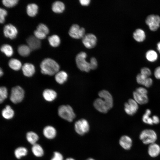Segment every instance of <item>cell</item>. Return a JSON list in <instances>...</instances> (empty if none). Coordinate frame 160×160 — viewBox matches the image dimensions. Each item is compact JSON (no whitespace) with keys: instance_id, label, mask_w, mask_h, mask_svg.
Returning a JSON list of instances; mask_svg holds the SVG:
<instances>
[{"instance_id":"cell-1","label":"cell","mask_w":160,"mask_h":160,"mask_svg":"<svg viewBox=\"0 0 160 160\" xmlns=\"http://www.w3.org/2000/svg\"><path fill=\"white\" fill-rule=\"evenodd\" d=\"M98 95L100 98L95 100L94 106L98 111L103 113H107L113 106L112 96L108 91L105 90L100 91Z\"/></svg>"},{"instance_id":"cell-2","label":"cell","mask_w":160,"mask_h":160,"mask_svg":"<svg viewBox=\"0 0 160 160\" xmlns=\"http://www.w3.org/2000/svg\"><path fill=\"white\" fill-rule=\"evenodd\" d=\"M41 73L44 74L52 76L59 71L60 66L54 60L49 58L44 60L40 65Z\"/></svg>"},{"instance_id":"cell-3","label":"cell","mask_w":160,"mask_h":160,"mask_svg":"<svg viewBox=\"0 0 160 160\" xmlns=\"http://www.w3.org/2000/svg\"><path fill=\"white\" fill-rule=\"evenodd\" d=\"M58 113L60 117L70 122H72L76 117L73 108L69 105H62L60 106Z\"/></svg>"},{"instance_id":"cell-4","label":"cell","mask_w":160,"mask_h":160,"mask_svg":"<svg viewBox=\"0 0 160 160\" xmlns=\"http://www.w3.org/2000/svg\"><path fill=\"white\" fill-rule=\"evenodd\" d=\"M87 55L84 52H81L76 55V61L78 68L81 71L87 72L90 70V63L86 60Z\"/></svg>"},{"instance_id":"cell-5","label":"cell","mask_w":160,"mask_h":160,"mask_svg":"<svg viewBox=\"0 0 160 160\" xmlns=\"http://www.w3.org/2000/svg\"><path fill=\"white\" fill-rule=\"evenodd\" d=\"M157 135L153 130L150 129L143 131L140 135V138L145 144L154 143L157 139Z\"/></svg>"},{"instance_id":"cell-6","label":"cell","mask_w":160,"mask_h":160,"mask_svg":"<svg viewBox=\"0 0 160 160\" xmlns=\"http://www.w3.org/2000/svg\"><path fill=\"white\" fill-rule=\"evenodd\" d=\"M24 96V91L20 86H16L11 89L10 99L14 103L17 104L21 102Z\"/></svg>"},{"instance_id":"cell-7","label":"cell","mask_w":160,"mask_h":160,"mask_svg":"<svg viewBox=\"0 0 160 160\" xmlns=\"http://www.w3.org/2000/svg\"><path fill=\"white\" fill-rule=\"evenodd\" d=\"M145 22L151 30L155 31L160 26V17L157 15L150 14L146 17Z\"/></svg>"},{"instance_id":"cell-8","label":"cell","mask_w":160,"mask_h":160,"mask_svg":"<svg viewBox=\"0 0 160 160\" xmlns=\"http://www.w3.org/2000/svg\"><path fill=\"white\" fill-rule=\"evenodd\" d=\"M74 127L76 132L81 135L87 133L89 130V123L84 119H81L76 121L75 123Z\"/></svg>"},{"instance_id":"cell-9","label":"cell","mask_w":160,"mask_h":160,"mask_svg":"<svg viewBox=\"0 0 160 160\" xmlns=\"http://www.w3.org/2000/svg\"><path fill=\"white\" fill-rule=\"evenodd\" d=\"M85 30L83 28H80L77 24L73 25L69 32L70 36L73 38L79 39L82 38L85 35Z\"/></svg>"},{"instance_id":"cell-10","label":"cell","mask_w":160,"mask_h":160,"mask_svg":"<svg viewBox=\"0 0 160 160\" xmlns=\"http://www.w3.org/2000/svg\"><path fill=\"white\" fill-rule=\"evenodd\" d=\"M125 112L129 115H133L137 111L138 108V103L134 100L129 99L128 102L125 103L124 105Z\"/></svg>"},{"instance_id":"cell-11","label":"cell","mask_w":160,"mask_h":160,"mask_svg":"<svg viewBox=\"0 0 160 160\" xmlns=\"http://www.w3.org/2000/svg\"><path fill=\"white\" fill-rule=\"evenodd\" d=\"M97 41L95 36L91 33L85 35L82 38L83 43L86 47L89 49L94 47L96 44Z\"/></svg>"},{"instance_id":"cell-12","label":"cell","mask_w":160,"mask_h":160,"mask_svg":"<svg viewBox=\"0 0 160 160\" xmlns=\"http://www.w3.org/2000/svg\"><path fill=\"white\" fill-rule=\"evenodd\" d=\"M3 32L5 36L11 39H13L16 37L17 31L15 26L9 24L4 26Z\"/></svg>"},{"instance_id":"cell-13","label":"cell","mask_w":160,"mask_h":160,"mask_svg":"<svg viewBox=\"0 0 160 160\" xmlns=\"http://www.w3.org/2000/svg\"><path fill=\"white\" fill-rule=\"evenodd\" d=\"M26 41L31 50L37 49L41 46L40 41L35 36H29L27 39Z\"/></svg>"},{"instance_id":"cell-14","label":"cell","mask_w":160,"mask_h":160,"mask_svg":"<svg viewBox=\"0 0 160 160\" xmlns=\"http://www.w3.org/2000/svg\"><path fill=\"white\" fill-rule=\"evenodd\" d=\"M23 74L26 76L30 77L32 76L35 72V68L32 64L29 63H25L22 67Z\"/></svg>"},{"instance_id":"cell-15","label":"cell","mask_w":160,"mask_h":160,"mask_svg":"<svg viewBox=\"0 0 160 160\" xmlns=\"http://www.w3.org/2000/svg\"><path fill=\"white\" fill-rule=\"evenodd\" d=\"M119 143L120 145L124 149L129 150L132 146V141L129 137L124 135L121 137Z\"/></svg>"},{"instance_id":"cell-16","label":"cell","mask_w":160,"mask_h":160,"mask_svg":"<svg viewBox=\"0 0 160 160\" xmlns=\"http://www.w3.org/2000/svg\"><path fill=\"white\" fill-rule=\"evenodd\" d=\"M43 96L45 100L48 102H51L56 98L57 94L56 92L52 89H46L44 91Z\"/></svg>"},{"instance_id":"cell-17","label":"cell","mask_w":160,"mask_h":160,"mask_svg":"<svg viewBox=\"0 0 160 160\" xmlns=\"http://www.w3.org/2000/svg\"><path fill=\"white\" fill-rule=\"evenodd\" d=\"M149 155L151 157L157 156L160 153V147L155 143L150 144L148 150Z\"/></svg>"},{"instance_id":"cell-18","label":"cell","mask_w":160,"mask_h":160,"mask_svg":"<svg viewBox=\"0 0 160 160\" xmlns=\"http://www.w3.org/2000/svg\"><path fill=\"white\" fill-rule=\"evenodd\" d=\"M134 100L138 104H144L147 103L148 99L147 95L140 94L136 91L133 92Z\"/></svg>"},{"instance_id":"cell-19","label":"cell","mask_w":160,"mask_h":160,"mask_svg":"<svg viewBox=\"0 0 160 160\" xmlns=\"http://www.w3.org/2000/svg\"><path fill=\"white\" fill-rule=\"evenodd\" d=\"M145 34L144 31L140 28L136 29L133 33L134 39L138 42H142L145 38Z\"/></svg>"},{"instance_id":"cell-20","label":"cell","mask_w":160,"mask_h":160,"mask_svg":"<svg viewBox=\"0 0 160 160\" xmlns=\"http://www.w3.org/2000/svg\"><path fill=\"white\" fill-rule=\"evenodd\" d=\"M43 132L44 136L49 139L54 138L55 137L56 133L55 128L50 126L46 127L43 129Z\"/></svg>"},{"instance_id":"cell-21","label":"cell","mask_w":160,"mask_h":160,"mask_svg":"<svg viewBox=\"0 0 160 160\" xmlns=\"http://www.w3.org/2000/svg\"><path fill=\"white\" fill-rule=\"evenodd\" d=\"M68 77L67 73L65 71H59L55 74V79L56 81L60 84H62L67 81Z\"/></svg>"},{"instance_id":"cell-22","label":"cell","mask_w":160,"mask_h":160,"mask_svg":"<svg viewBox=\"0 0 160 160\" xmlns=\"http://www.w3.org/2000/svg\"><path fill=\"white\" fill-rule=\"evenodd\" d=\"M1 114L3 117L7 119L12 118L14 115L13 110L9 105H7L2 110Z\"/></svg>"},{"instance_id":"cell-23","label":"cell","mask_w":160,"mask_h":160,"mask_svg":"<svg viewBox=\"0 0 160 160\" xmlns=\"http://www.w3.org/2000/svg\"><path fill=\"white\" fill-rule=\"evenodd\" d=\"M65 6L62 2L57 1L54 2L52 5L53 11L56 13H61L64 10Z\"/></svg>"},{"instance_id":"cell-24","label":"cell","mask_w":160,"mask_h":160,"mask_svg":"<svg viewBox=\"0 0 160 160\" xmlns=\"http://www.w3.org/2000/svg\"><path fill=\"white\" fill-rule=\"evenodd\" d=\"M38 6L36 4L34 3L29 4L27 6V14L30 17H34L38 12Z\"/></svg>"},{"instance_id":"cell-25","label":"cell","mask_w":160,"mask_h":160,"mask_svg":"<svg viewBox=\"0 0 160 160\" xmlns=\"http://www.w3.org/2000/svg\"><path fill=\"white\" fill-rule=\"evenodd\" d=\"M8 64L12 69L15 71H18L22 67L21 62L17 59L14 58L11 59L9 62Z\"/></svg>"},{"instance_id":"cell-26","label":"cell","mask_w":160,"mask_h":160,"mask_svg":"<svg viewBox=\"0 0 160 160\" xmlns=\"http://www.w3.org/2000/svg\"><path fill=\"white\" fill-rule=\"evenodd\" d=\"M17 50L18 53L20 55L25 57L29 54L31 49L28 46L22 45L19 46Z\"/></svg>"},{"instance_id":"cell-27","label":"cell","mask_w":160,"mask_h":160,"mask_svg":"<svg viewBox=\"0 0 160 160\" xmlns=\"http://www.w3.org/2000/svg\"><path fill=\"white\" fill-rule=\"evenodd\" d=\"M145 57L146 59L149 61L154 62L157 59L158 54L155 50L149 49L146 52Z\"/></svg>"},{"instance_id":"cell-28","label":"cell","mask_w":160,"mask_h":160,"mask_svg":"<svg viewBox=\"0 0 160 160\" xmlns=\"http://www.w3.org/2000/svg\"><path fill=\"white\" fill-rule=\"evenodd\" d=\"M48 40L50 45L53 47L58 46L60 43V39L57 35H54L48 38Z\"/></svg>"},{"instance_id":"cell-29","label":"cell","mask_w":160,"mask_h":160,"mask_svg":"<svg viewBox=\"0 0 160 160\" xmlns=\"http://www.w3.org/2000/svg\"><path fill=\"white\" fill-rule=\"evenodd\" d=\"M38 135L35 132H30L26 134V138L28 141L33 145L36 144L38 139Z\"/></svg>"},{"instance_id":"cell-30","label":"cell","mask_w":160,"mask_h":160,"mask_svg":"<svg viewBox=\"0 0 160 160\" xmlns=\"http://www.w3.org/2000/svg\"><path fill=\"white\" fill-rule=\"evenodd\" d=\"M32 150L33 154L37 157H41L43 155V149L39 144L36 143L33 145Z\"/></svg>"},{"instance_id":"cell-31","label":"cell","mask_w":160,"mask_h":160,"mask_svg":"<svg viewBox=\"0 0 160 160\" xmlns=\"http://www.w3.org/2000/svg\"><path fill=\"white\" fill-rule=\"evenodd\" d=\"M1 52H3L7 57H10L13 54V49L11 46L7 44L2 45L0 48Z\"/></svg>"},{"instance_id":"cell-32","label":"cell","mask_w":160,"mask_h":160,"mask_svg":"<svg viewBox=\"0 0 160 160\" xmlns=\"http://www.w3.org/2000/svg\"><path fill=\"white\" fill-rule=\"evenodd\" d=\"M151 113V111L150 109L146 110L145 113L142 117V120L144 123L150 125L153 124L152 118L150 117Z\"/></svg>"},{"instance_id":"cell-33","label":"cell","mask_w":160,"mask_h":160,"mask_svg":"<svg viewBox=\"0 0 160 160\" xmlns=\"http://www.w3.org/2000/svg\"><path fill=\"white\" fill-rule=\"evenodd\" d=\"M27 153V149L23 147H20L15 150V154L17 159H20L22 156H25Z\"/></svg>"},{"instance_id":"cell-34","label":"cell","mask_w":160,"mask_h":160,"mask_svg":"<svg viewBox=\"0 0 160 160\" xmlns=\"http://www.w3.org/2000/svg\"><path fill=\"white\" fill-rule=\"evenodd\" d=\"M8 95L7 90L6 87L2 86L0 88V102L2 103L7 98Z\"/></svg>"},{"instance_id":"cell-35","label":"cell","mask_w":160,"mask_h":160,"mask_svg":"<svg viewBox=\"0 0 160 160\" xmlns=\"http://www.w3.org/2000/svg\"><path fill=\"white\" fill-rule=\"evenodd\" d=\"M17 0H3L2 3L5 6L12 7L15 6L18 3Z\"/></svg>"},{"instance_id":"cell-36","label":"cell","mask_w":160,"mask_h":160,"mask_svg":"<svg viewBox=\"0 0 160 160\" xmlns=\"http://www.w3.org/2000/svg\"><path fill=\"white\" fill-rule=\"evenodd\" d=\"M36 30L39 31L46 35L49 32V30L47 27L44 24L40 23L38 26Z\"/></svg>"},{"instance_id":"cell-37","label":"cell","mask_w":160,"mask_h":160,"mask_svg":"<svg viewBox=\"0 0 160 160\" xmlns=\"http://www.w3.org/2000/svg\"><path fill=\"white\" fill-rule=\"evenodd\" d=\"M147 78L141 73L139 74L136 76V81L138 84L144 85Z\"/></svg>"},{"instance_id":"cell-38","label":"cell","mask_w":160,"mask_h":160,"mask_svg":"<svg viewBox=\"0 0 160 160\" xmlns=\"http://www.w3.org/2000/svg\"><path fill=\"white\" fill-rule=\"evenodd\" d=\"M7 15V12L4 9L0 8V22L2 23L5 21V17Z\"/></svg>"},{"instance_id":"cell-39","label":"cell","mask_w":160,"mask_h":160,"mask_svg":"<svg viewBox=\"0 0 160 160\" xmlns=\"http://www.w3.org/2000/svg\"><path fill=\"white\" fill-rule=\"evenodd\" d=\"M140 73L144 76L148 77L151 74V71L148 68L143 67L142 68L140 71Z\"/></svg>"},{"instance_id":"cell-40","label":"cell","mask_w":160,"mask_h":160,"mask_svg":"<svg viewBox=\"0 0 160 160\" xmlns=\"http://www.w3.org/2000/svg\"><path fill=\"white\" fill-rule=\"evenodd\" d=\"M34 34L35 36L39 39H44L46 38V36L45 34L37 30L34 31Z\"/></svg>"},{"instance_id":"cell-41","label":"cell","mask_w":160,"mask_h":160,"mask_svg":"<svg viewBox=\"0 0 160 160\" xmlns=\"http://www.w3.org/2000/svg\"><path fill=\"white\" fill-rule=\"evenodd\" d=\"M90 63L91 70H94L97 68V63L95 57H93L91 58Z\"/></svg>"},{"instance_id":"cell-42","label":"cell","mask_w":160,"mask_h":160,"mask_svg":"<svg viewBox=\"0 0 160 160\" xmlns=\"http://www.w3.org/2000/svg\"><path fill=\"white\" fill-rule=\"evenodd\" d=\"M51 160H63V157L60 153L55 152H54V156Z\"/></svg>"},{"instance_id":"cell-43","label":"cell","mask_w":160,"mask_h":160,"mask_svg":"<svg viewBox=\"0 0 160 160\" xmlns=\"http://www.w3.org/2000/svg\"><path fill=\"white\" fill-rule=\"evenodd\" d=\"M136 92L142 95H147L148 93L147 90L145 88L142 87H139L137 88Z\"/></svg>"},{"instance_id":"cell-44","label":"cell","mask_w":160,"mask_h":160,"mask_svg":"<svg viewBox=\"0 0 160 160\" xmlns=\"http://www.w3.org/2000/svg\"><path fill=\"white\" fill-rule=\"evenodd\" d=\"M154 75L156 79H160V66L157 67L155 69Z\"/></svg>"},{"instance_id":"cell-45","label":"cell","mask_w":160,"mask_h":160,"mask_svg":"<svg viewBox=\"0 0 160 160\" xmlns=\"http://www.w3.org/2000/svg\"><path fill=\"white\" fill-rule=\"evenodd\" d=\"M152 83L153 80L152 79L148 77L144 85L146 87H148L152 85Z\"/></svg>"},{"instance_id":"cell-46","label":"cell","mask_w":160,"mask_h":160,"mask_svg":"<svg viewBox=\"0 0 160 160\" xmlns=\"http://www.w3.org/2000/svg\"><path fill=\"white\" fill-rule=\"evenodd\" d=\"M153 124H157L159 123L160 120L158 117L156 116H153L152 117Z\"/></svg>"},{"instance_id":"cell-47","label":"cell","mask_w":160,"mask_h":160,"mask_svg":"<svg viewBox=\"0 0 160 160\" xmlns=\"http://www.w3.org/2000/svg\"><path fill=\"white\" fill-rule=\"evenodd\" d=\"M81 4L83 6L88 5L90 2L89 0H80L79 1Z\"/></svg>"},{"instance_id":"cell-48","label":"cell","mask_w":160,"mask_h":160,"mask_svg":"<svg viewBox=\"0 0 160 160\" xmlns=\"http://www.w3.org/2000/svg\"><path fill=\"white\" fill-rule=\"evenodd\" d=\"M157 49L158 51L160 49V41L158 42L157 43Z\"/></svg>"},{"instance_id":"cell-49","label":"cell","mask_w":160,"mask_h":160,"mask_svg":"<svg viewBox=\"0 0 160 160\" xmlns=\"http://www.w3.org/2000/svg\"><path fill=\"white\" fill-rule=\"evenodd\" d=\"M3 71L1 69V68H0V76H2L3 75Z\"/></svg>"},{"instance_id":"cell-50","label":"cell","mask_w":160,"mask_h":160,"mask_svg":"<svg viewBox=\"0 0 160 160\" xmlns=\"http://www.w3.org/2000/svg\"><path fill=\"white\" fill-rule=\"evenodd\" d=\"M65 160H75L74 159L72 158H68Z\"/></svg>"},{"instance_id":"cell-51","label":"cell","mask_w":160,"mask_h":160,"mask_svg":"<svg viewBox=\"0 0 160 160\" xmlns=\"http://www.w3.org/2000/svg\"><path fill=\"white\" fill-rule=\"evenodd\" d=\"M87 160H95L93 159L90 158L87 159Z\"/></svg>"},{"instance_id":"cell-52","label":"cell","mask_w":160,"mask_h":160,"mask_svg":"<svg viewBox=\"0 0 160 160\" xmlns=\"http://www.w3.org/2000/svg\"><path fill=\"white\" fill-rule=\"evenodd\" d=\"M159 53H160V49L159 50Z\"/></svg>"}]
</instances>
